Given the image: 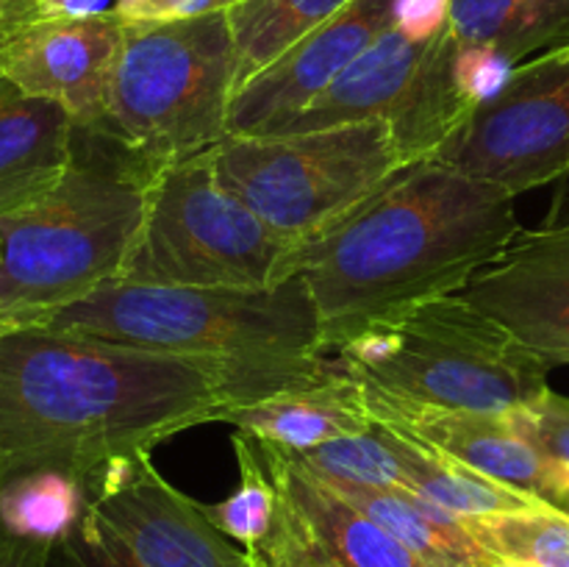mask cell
Segmentation results:
<instances>
[{
    "label": "cell",
    "mask_w": 569,
    "mask_h": 567,
    "mask_svg": "<svg viewBox=\"0 0 569 567\" xmlns=\"http://www.w3.org/2000/svg\"><path fill=\"white\" fill-rule=\"evenodd\" d=\"M211 161L220 181L295 248L342 222L409 167L387 120L226 137L211 148Z\"/></svg>",
    "instance_id": "obj_8"
},
{
    "label": "cell",
    "mask_w": 569,
    "mask_h": 567,
    "mask_svg": "<svg viewBox=\"0 0 569 567\" xmlns=\"http://www.w3.org/2000/svg\"><path fill=\"white\" fill-rule=\"evenodd\" d=\"M461 523L483 550L500 559L528 567H569V515L556 506L461 517Z\"/></svg>",
    "instance_id": "obj_24"
},
{
    "label": "cell",
    "mask_w": 569,
    "mask_h": 567,
    "mask_svg": "<svg viewBox=\"0 0 569 567\" xmlns=\"http://www.w3.org/2000/svg\"><path fill=\"white\" fill-rule=\"evenodd\" d=\"M259 448L278 489L276 526L253 550L261 567H428L289 450Z\"/></svg>",
    "instance_id": "obj_12"
},
{
    "label": "cell",
    "mask_w": 569,
    "mask_h": 567,
    "mask_svg": "<svg viewBox=\"0 0 569 567\" xmlns=\"http://www.w3.org/2000/svg\"><path fill=\"white\" fill-rule=\"evenodd\" d=\"M392 28L411 42H431L450 31V0H395Z\"/></svg>",
    "instance_id": "obj_29"
},
{
    "label": "cell",
    "mask_w": 569,
    "mask_h": 567,
    "mask_svg": "<svg viewBox=\"0 0 569 567\" xmlns=\"http://www.w3.org/2000/svg\"><path fill=\"white\" fill-rule=\"evenodd\" d=\"M295 245L272 231L217 176L211 150L148 181L144 217L117 281L261 289L292 278Z\"/></svg>",
    "instance_id": "obj_7"
},
{
    "label": "cell",
    "mask_w": 569,
    "mask_h": 567,
    "mask_svg": "<svg viewBox=\"0 0 569 567\" xmlns=\"http://www.w3.org/2000/svg\"><path fill=\"white\" fill-rule=\"evenodd\" d=\"M31 326L222 359L242 378L248 400L320 381L337 365L320 348V320L300 276L261 289L111 281Z\"/></svg>",
    "instance_id": "obj_3"
},
{
    "label": "cell",
    "mask_w": 569,
    "mask_h": 567,
    "mask_svg": "<svg viewBox=\"0 0 569 567\" xmlns=\"http://www.w3.org/2000/svg\"><path fill=\"white\" fill-rule=\"evenodd\" d=\"M370 417L409 442L461 461L478 472L498 478L509 487L531 493L553 506L556 472L515 426L509 411L445 409V406L417 404L400 395L361 384Z\"/></svg>",
    "instance_id": "obj_16"
},
{
    "label": "cell",
    "mask_w": 569,
    "mask_h": 567,
    "mask_svg": "<svg viewBox=\"0 0 569 567\" xmlns=\"http://www.w3.org/2000/svg\"><path fill=\"white\" fill-rule=\"evenodd\" d=\"M322 481L350 500L356 509L372 517L383 531L392 534L428 567H483L492 556L472 539L461 517L417 498L415 493L395 487H361L333 478Z\"/></svg>",
    "instance_id": "obj_19"
},
{
    "label": "cell",
    "mask_w": 569,
    "mask_h": 567,
    "mask_svg": "<svg viewBox=\"0 0 569 567\" xmlns=\"http://www.w3.org/2000/svg\"><path fill=\"white\" fill-rule=\"evenodd\" d=\"M522 231L515 198L437 159L395 172L370 200L295 248L320 320V348L456 295Z\"/></svg>",
    "instance_id": "obj_2"
},
{
    "label": "cell",
    "mask_w": 569,
    "mask_h": 567,
    "mask_svg": "<svg viewBox=\"0 0 569 567\" xmlns=\"http://www.w3.org/2000/svg\"><path fill=\"white\" fill-rule=\"evenodd\" d=\"M437 161L511 198L567 176L569 44L517 64L503 92L461 122Z\"/></svg>",
    "instance_id": "obj_11"
},
{
    "label": "cell",
    "mask_w": 569,
    "mask_h": 567,
    "mask_svg": "<svg viewBox=\"0 0 569 567\" xmlns=\"http://www.w3.org/2000/svg\"><path fill=\"white\" fill-rule=\"evenodd\" d=\"M515 67V61H511L509 56L500 53V50L483 48V44L456 42L453 81L459 94L465 98V103L470 106L472 111L503 92Z\"/></svg>",
    "instance_id": "obj_28"
},
{
    "label": "cell",
    "mask_w": 569,
    "mask_h": 567,
    "mask_svg": "<svg viewBox=\"0 0 569 567\" xmlns=\"http://www.w3.org/2000/svg\"><path fill=\"white\" fill-rule=\"evenodd\" d=\"M217 0H117L114 14L122 22H164L214 11Z\"/></svg>",
    "instance_id": "obj_30"
},
{
    "label": "cell",
    "mask_w": 569,
    "mask_h": 567,
    "mask_svg": "<svg viewBox=\"0 0 569 567\" xmlns=\"http://www.w3.org/2000/svg\"><path fill=\"white\" fill-rule=\"evenodd\" d=\"M17 6H20V0H0V28L14 20Z\"/></svg>",
    "instance_id": "obj_32"
},
{
    "label": "cell",
    "mask_w": 569,
    "mask_h": 567,
    "mask_svg": "<svg viewBox=\"0 0 569 567\" xmlns=\"http://www.w3.org/2000/svg\"><path fill=\"white\" fill-rule=\"evenodd\" d=\"M89 489L64 470H31L0 487V531L20 545L48 548L76 531Z\"/></svg>",
    "instance_id": "obj_22"
},
{
    "label": "cell",
    "mask_w": 569,
    "mask_h": 567,
    "mask_svg": "<svg viewBox=\"0 0 569 567\" xmlns=\"http://www.w3.org/2000/svg\"><path fill=\"white\" fill-rule=\"evenodd\" d=\"M292 456L317 476L333 481L361 484V487H406V439L376 420L365 431L345 434Z\"/></svg>",
    "instance_id": "obj_25"
},
{
    "label": "cell",
    "mask_w": 569,
    "mask_h": 567,
    "mask_svg": "<svg viewBox=\"0 0 569 567\" xmlns=\"http://www.w3.org/2000/svg\"><path fill=\"white\" fill-rule=\"evenodd\" d=\"M337 354L356 381L445 409H520L548 389L550 372L459 292L378 322Z\"/></svg>",
    "instance_id": "obj_6"
},
{
    "label": "cell",
    "mask_w": 569,
    "mask_h": 567,
    "mask_svg": "<svg viewBox=\"0 0 569 567\" xmlns=\"http://www.w3.org/2000/svg\"><path fill=\"white\" fill-rule=\"evenodd\" d=\"M87 489L70 534L81 567H259V556L226 537L200 500L156 470L150 450L109 461Z\"/></svg>",
    "instance_id": "obj_9"
},
{
    "label": "cell",
    "mask_w": 569,
    "mask_h": 567,
    "mask_svg": "<svg viewBox=\"0 0 569 567\" xmlns=\"http://www.w3.org/2000/svg\"><path fill=\"white\" fill-rule=\"evenodd\" d=\"M231 94L233 37L226 9L187 20L126 22L103 117L92 133L150 181L228 137Z\"/></svg>",
    "instance_id": "obj_5"
},
{
    "label": "cell",
    "mask_w": 569,
    "mask_h": 567,
    "mask_svg": "<svg viewBox=\"0 0 569 567\" xmlns=\"http://www.w3.org/2000/svg\"><path fill=\"white\" fill-rule=\"evenodd\" d=\"M78 122L0 78V217L53 192L76 161Z\"/></svg>",
    "instance_id": "obj_17"
},
{
    "label": "cell",
    "mask_w": 569,
    "mask_h": 567,
    "mask_svg": "<svg viewBox=\"0 0 569 567\" xmlns=\"http://www.w3.org/2000/svg\"><path fill=\"white\" fill-rule=\"evenodd\" d=\"M220 422H231L237 431L250 434L272 448L303 454L345 434L365 431L372 426V417L359 381L337 361L333 372L320 381L228 406L222 409Z\"/></svg>",
    "instance_id": "obj_18"
},
{
    "label": "cell",
    "mask_w": 569,
    "mask_h": 567,
    "mask_svg": "<svg viewBox=\"0 0 569 567\" xmlns=\"http://www.w3.org/2000/svg\"><path fill=\"white\" fill-rule=\"evenodd\" d=\"M395 0H350L339 14L295 42L287 53L233 89L228 137L276 133L392 26Z\"/></svg>",
    "instance_id": "obj_15"
},
{
    "label": "cell",
    "mask_w": 569,
    "mask_h": 567,
    "mask_svg": "<svg viewBox=\"0 0 569 567\" xmlns=\"http://www.w3.org/2000/svg\"><path fill=\"white\" fill-rule=\"evenodd\" d=\"M350 0H239L226 9L233 37V89L331 20Z\"/></svg>",
    "instance_id": "obj_21"
},
{
    "label": "cell",
    "mask_w": 569,
    "mask_h": 567,
    "mask_svg": "<svg viewBox=\"0 0 569 567\" xmlns=\"http://www.w3.org/2000/svg\"><path fill=\"white\" fill-rule=\"evenodd\" d=\"M522 437L550 461L561 467L569 465V398L567 395L542 389L531 404L509 411Z\"/></svg>",
    "instance_id": "obj_27"
},
{
    "label": "cell",
    "mask_w": 569,
    "mask_h": 567,
    "mask_svg": "<svg viewBox=\"0 0 569 567\" xmlns=\"http://www.w3.org/2000/svg\"><path fill=\"white\" fill-rule=\"evenodd\" d=\"M239 0H217V9H231V6H237Z\"/></svg>",
    "instance_id": "obj_34"
},
{
    "label": "cell",
    "mask_w": 569,
    "mask_h": 567,
    "mask_svg": "<svg viewBox=\"0 0 569 567\" xmlns=\"http://www.w3.org/2000/svg\"><path fill=\"white\" fill-rule=\"evenodd\" d=\"M98 145L87 150L78 137L64 181L0 217V331L31 326L122 276L148 181L114 145L103 137Z\"/></svg>",
    "instance_id": "obj_4"
},
{
    "label": "cell",
    "mask_w": 569,
    "mask_h": 567,
    "mask_svg": "<svg viewBox=\"0 0 569 567\" xmlns=\"http://www.w3.org/2000/svg\"><path fill=\"white\" fill-rule=\"evenodd\" d=\"M450 33L522 64L531 53L569 44V0H450Z\"/></svg>",
    "instance_id": "obj_20"
},
{
    "label": "cell",
    "mask_w": 569,
    "mask_h": 567,
    "mask_svg": "<svg viewBox=\"0 0 569 567\" xmlns=\"http://www.w3.org/2000/svg\"><path fill=\"white\" fill-rule=\"evenodd\" d=\"M459 295L548 367L569 365V187L548 220L522 228Z\"/></svg>",
    "instance_id": "obj_13"
},
{
    "label": "cell",
    "mask_w": 569,
    "mask_h": 567,
    "mask_svg": "<svg viewBox=\"0 0 569 567\" xmlns=\"http://www.w3.org/2000/svg\"><path fill=\"white\" fill-rule=\"evenodd\" d=\"M242 378L211 356L20 326L0 331V487L31 470L92 481L109 461L220 420Z\"/></svg>",
    "instance_id": "obj_1"
},
{
    "label": "cell",
    "mask_w": 569,
    "mask_h": 567,
    "mask_svg": "<svg viewBox=\"0 0 569 567\" xmlns=\"http://www.w3.org/2000/svg\"><path fill=\"white\" fill-rule=\"evenodd\" d=\"M259 567H261V565H259Z\"/></svg>",
    "instance_id": "obj_35"
},
{
    "label": "cell",
    "mask_w": 569,
    "mask_h": 567,
    "mask_svg": "<svg viewBox=\"0 0 569 567\" xmlns=\"http://www.w3.org/2000/svg\"><path fill=\"white\" fill-rule=\"evenodd\" d=\"M556 509L567 511L569 515V465H561L556 472V493H553Z\"/></svg>",
    "instance_id": "obj_31"
},
{
    "label": "cell",
    "mask_w": 569,
    "mask_h": 567,
    "mask_svg": "<svg viewBox=\"0 0 569 567\" xmlns=\"http://www.w3.org/2000/svg\"><path fill=\"white\" fill-rule=\"evenodd\" d=\"M126 22L100 17H42L0 28V78L67 109L78 128H98Z\"/></svg>",
    "instance_id": "obj_14"
},
{
    "label": "cell",
    "mask_w": 569,
    "mask_h": 567,
    "mask_svg": "<svg viewBox=\"0 0 569 567\" xmlns=\"http://www.w3.org/2000/svg\"><path fill=\"white\" fill-rule=\"evenodd\" d=\"M233 454L239 465V484L220 504H203L209 520L242 548L256 550L276 526L278 489L264 465L259 442L250 434L233 431Z\"/></svg>",
    "instance_id": "obj_26"
},
{
    "label": "cell",
    "mask_w": 569,
    "mask_h": 567,
    "mask_svg": "<svg viewBox=\"0 0 569 567\" xmlns=\"http://www.w3.org/2000/svg\"><path fill=\"white\" fill-rule=\"evenodd\" d=\"M406 439V437H403ZM406 493L439 506L456 517L500 515V511H522L545 506L548 500L531 493L509 487L498 478L478 472L448 456L431 454L406 439Z\"/></svg>",
    "instance_id": "obj_23"
},
{
    "label": "cell",
    "mask_w": 569,
    "mask_h": 567,
    "mask_svg": "<svg viewBox=\"0 0 569 567\" xmlns=\"http://www.w3.org/2000/svg\"><path fill=\"white\" fill-rule=\"evenodd\" d=\"M483 567H528V565H520V561H511V559H500V556L492 554Z\"/></svg>",
    "instance_id": "obj_33"
},
{
    "label": "cell",
    "mask_w": 569,
    "mask_h": 567,
    "mask_svg": "<svg viewBox=\"0 0 569 567\" xmlns=\"http://www.w3.org/2000/svg\"><path fill=\"white\" fill-rule=\"evenodd\" d=\"M453 33L411 42L392 26L372 39L326 92L276 133L317 131L345 122L387 120L406 165L437 159L472 115L453 81Z\"/></svg>",
    "instance_id": "obj_10"
}]
</instances>
